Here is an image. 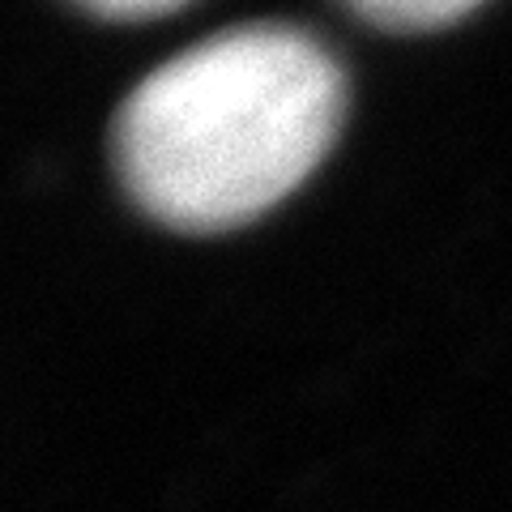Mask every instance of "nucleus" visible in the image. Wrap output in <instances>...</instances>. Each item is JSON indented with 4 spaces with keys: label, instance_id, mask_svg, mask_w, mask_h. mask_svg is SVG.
<instances>
[{
    "label": "nucleus",
    "instance_id": "nucleus-3",
    "mask_svg": "<svg viewBox=\"0 0 512 512\" xmlns=\"http://www.w3.org/2000/svg\"><path fill=\"white\" fill-rule=\"evenodd\" d=\"M86 13L107 18V22H154V18L180 13V5H167V0H154V5H146V0H124V5H116V0H99V5H86Z\"/></svg>",
    "mask_w": 512,
    "mask_h": 512
},
{
    "label": "nucleus",
    "instance_id": "nucleus-1",
    "mask_svg": "<svg viewBox=\"0 0 512 512\" xmlns=\"http://www.w3.org/2000/svg\"><path fill=\"white\" fill-rule=\"evenodd\" d=\"M346 82L295 26H239L188 47L124 99L120 180L175 231L244 227L295 192L338 137Z\"/></svg>",
    "mask_w": 512,
    "mask_h": 512
},
{
    "label": "nucleus",
    "instance_id": "nucleus-2",
    "mask_svg": "<svg viewBox=\"0 0 512 512\" xmlns=\"http://www.w3.org/2000/svg\"><path fill=\"white\" fill-rule=\"evenodd\" d=\"M355 13L363 22L402 35V30H436L470 18L474 0H363V5H355Z\"/></svg>",
    "mask_w": 512,
    "mask_h": 512
}]
</instances>
